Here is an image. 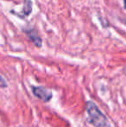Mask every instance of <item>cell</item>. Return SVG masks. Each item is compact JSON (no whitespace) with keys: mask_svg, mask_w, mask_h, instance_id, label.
<instances>
[{"mask_svg":"<svg viewBox=\"0 0 126 127\" xmlns=\"http://www.w3.org/2000/svg\"><path fill=\"white\" fill-rule=\"evenodd\" d=\"M86 110L88 115V120L94 127H111L109 119L102 112L94 102L89 100L86 103Z\"/></svg>","mask_w":126,"mask_h":127,"instance_id":"1","label":"cell"},{"mask_svg":"<svg viewBox=\"0 0 126 127\" xmlns=\"http://www.w3.org/2000/svg\"><path fill=\"white\" fill-rule=\"evenodd\" d=\"M23 31L26 34L28 37L29 38V40L33 42V44L37 48H41L42 46V39L40 36L38 31L35 30V28H24Z\"/></svg>","mask_w":126,"mask_h":127,"instance_id":"2","label":"cell"},{"mask_svg":"<svg viewBox=\"0 0 126 127\" xmlns=\"http://www.w3.org/2000/svg\"><path fill=\"white\" fill-rule=\"evenodd\" d=\"M32 92L37 99L44 102H49L53 97L52 93L43 87H32Z\"/></svg>","mask_w":126,"mask_h":127,"instance_id":"3","label":"cell"},{"mask_svg":"<svg viewBox=\"0 0 126 127\" xmlns=\"http://www.w3.org/2000/svg\"><path fill=\"white\" fill-rule=\"evenodd\" d=\"M12 14H15L16 16L19 17L20 18H25V17H29L32 12V1L31 0H24V8H23L21 12H15L11 10Z\"/></svg>","mask_w":126,"mask_h":127,"instance_id":"4","label":"cell"},{"mask_svg":"<svg viewBox=\"0 0 126 127\" xmlns=\"http://www.w3.org/2000/svg\"><path fill=\"white\" fill-rule=\"evenodd\" d=\"M7 82L5 81V80L3 79V77L0 74V87L1 88H4V87H7Z\"/></svg>","mask_w":126,"mask_h":127,"instance_id":"5","label":"cell"},{"mask_svg":"<svg viewBox=\"0 0 126 127\" xmlns=\"http://www.w3.org/2000/svg\"><path fill=\"white\" fill-rule=\"evenodd\" d=\"M120 21H121L124 24H125V25H126V19H120Z\"/></svg>","mask_w":126,"mask_h":127,"instance_id":"6","label":"cell"},{"mask_svg":"<svg viewBox=\"0 0 126 127\" xmlns=\"http://www.w3.org/2000/svg\"><path fill=\"white\" fill-rule=\"evenodd\" d=\"M124 1V7H125V9L126 10V0H123Z\"/></svg>","mask_w":126,"mask_h":127,"instance_id":"7","label":"cell"},{"mask_svg":"<svg viewBox=\"0 0 126 127\" xmlns=\"http://www.w3.org/2000/svg\"><path fill=\"white\" fill-rule=\"evenodd\" d=\"M124 72H125V74H126V67L124 68Z\"/></svg>","mask_w":126,"mask_h":127,"instance_id":"8","label":"cell"}]
</instances>
